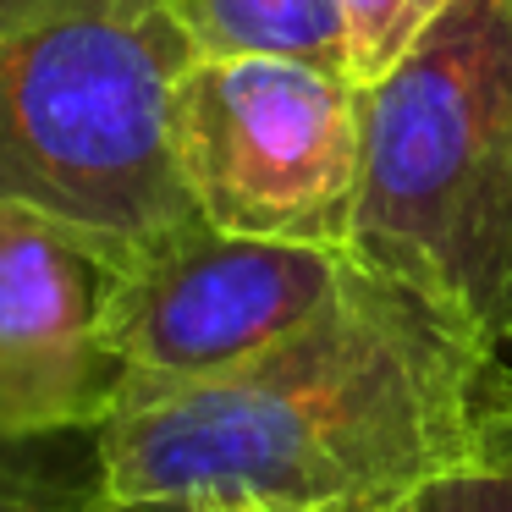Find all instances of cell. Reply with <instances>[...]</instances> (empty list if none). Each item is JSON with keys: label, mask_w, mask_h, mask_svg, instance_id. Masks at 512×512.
<instances>
[{"label": "cell", "mask_w": 512, "mask_h": 512, "mask_svg": "<svg viewBox=\"0 0 512 512\" xmlns=\"http://www.w3.org/2000/svg\"><path fill=\"white\" fill-rule=\"evenodd\" d=\"M501 353L353 259L331 309L232 375L122 391L100 424L111 501L182 512H386L463 446Z\"/></svg>", "instance_id": "obj_1"}, {"label": "cell", "mask_w": 512, "mask_h": 512, "mask_svg": "<svg viewBox=\"0 0 512 512\" xmlns=\"http://www.w3.org/2000/svg\"><path fill=\"white\" fill-rule=\"evenodd\" d=\"M347 254L463 342L512 347V0H457L364 83Z\"/></svg>", "instance_id": "obj_2"}, {"label": "cell", "mask_w": 512, "mask_h": 512, "mask_svg": "<svg viewBox=\"0 0 512 512\" xmlns=\"http://www.w3.org/2000/svg\"><path fill=\"white\" fill-rule=\"evenodd\" d=\"M193 56L166 0H0V199L122 265L199 226L171 149Z\"/></svg>", "instance_id": "obj_3"}, {"label": "cell", "mask_w": 512, "mask_h": 512, "mask_svg": "<svg viewBox=\"0 0 512 512\" xmlns=\"http://www.w3.org/2000/svg\"><path fill=\"white\" fill-rule=\"evenodd\" d=\"M171 149L215 232L353 243L364 89L292 56H193L171 89Z\"/></svg>", "instance_id": "obj_4"}, {"label": "cell", "mask_w": 512, "mask_h": 512, "mask_svg": "<svg viewBox=\"0 0 512 512\" xmlns=\"http://www.w3.org/2000/svg\"><path fill=\"white\" fill-rule=\"evenodd\" d=\"M353 254L309 243L215 232L210 221L166 237L122 270L111 298V347L122 391L199 386L254 364L331 309Z\"/></svg>", "instance_id": "obj_5"}, {"label": "cell", "mask_w": 512, "mask_h": 512, "mask_svg": "<svg viewBox=\"0 0 512 512\" xmlns=\"http://www.w3.org/2000/svg\"><path fill=\"white\" fill-rule=\"evenodd\" d=\"M122 259L0 199V430H100L127 386L111 347Z\"/></svg>", "instance_id": "obj_6"}, {"label": "cell", "mask_w": 512, "mask_h": 512, "mask_svg": "<svg viewBox=\"0 0 512 512\" xmlns=\"http://www.w3.org/2000/svg\"><path fill=\"white\" fill-rule=\"evenodd\" d=\"M166 12L199 56H292L347 72L342 0H166Z\"/></svg>", "instance_id": "obj_7"}, {"label": "cell", "mask_w": 512, "mask_h": 512, "mask_svg": "<svg viewBox=\"0 0 512 512\" xmlns=\"http://www.w3.org/2000/svg\"><path fill=\"white\" fill-rule=\"evenodd\" d=\"M408 512H512V364L496 358L468 435L419 485Z\"/></svg>", "instance_id": "obj_8"}, {"label": "cell", "mask_w": 512, "mask_h": 512, "mask_svg": "<svg viewBox=\"0 0 512 512\" xmlns=\"http://www.w3.org/2000/svg\"><path fill=\"white\" fill-rule=\"evenodd\" d=\"M105 501L100 430H0V512H100Z\"/></svg>", "instance_id": "obj_9"}, {"label": "cell", "mask_w": 512, "mask_h": 512, "mask_svg": "<svg viewBox=\"0 0 512 512\" xmlns=\"http://www.w3.org/2000/svg\"><path fill=\"white\" fill-rule=\"evenodd\" d=\"M457 0H342L347 17V72L353 83H375L391 72Z\"/></svg>", "instance_id": "obj_10"}, {"label": "cell", "mask_w": 512, "mask_h": 512, "mask_svg": "<svg viewBox=\"0 0 512 512\" xmlns=\"http://www.w3.org/2000/svg\"><path fill=\"white\" fill-rule=\"evenodd\" d=\"M100 512H182V507H160V501H105Z\"/></svg>", "instance_id": "obj_11"}, {"label": "cell", "mask_w": 512, "mask_h": 512, "mask_svg": "<svg viewBox=\"0 0 512 512\" xmlns=\"http://www.w3.org/2000/svg\"><path fill=\"white\" fill-rule=\"evenodd\" d=\"M386 512H408V507H386Z\"/></svg>", "instance_id": "obj_12"}]
</instances>
